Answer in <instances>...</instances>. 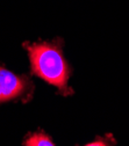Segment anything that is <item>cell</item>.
Here are the masks:
<instances>
[{
  "label": "cell",
  "instance_id": "cell-1",
  "mask_svg": "<svg viewBox=\"0 0 129 146\" xmlns=\"http://www.w3.org/2000/svg\"><path fill=\"white\" fill-rule=\"evenodd\" d=\"M23 46L28 52L31 72L36 77L55 86L64 96L73 94V89L68 85L71 67L63 53V40L25 43Z\"/></svg>",
  "mask_w": 129,
  "mask_h": 146
},
{
  "label": "cell",
  "instance_id": "cell-2",
  "mask_svg": "<svg viewBox=\"0 0 129 146\" xmlns=\"http://www.w3.org/2000/svg\"><path fill=\"white\" fill-rule=\"evenodd\" d=\"M33 81L26 74L19 76L0 66V104L31 95Z\"/></svg>",
  "mask_w": 129,
  "mask_h": 146
},
{
  "label": "cell",
  "instance_id": "cell-3",
  "mask_svg": "<svg viewBox=\"0 0 129 146\" xmlns=\"http://www.w3.org/2000/svg\"><path fill=\"white\" fill-rule=\"evenodd\" d=\"M25 146H56L52 139L42 130L29 133L23 140Z\"/></svg>",
  "mask_w": 129,
  "mask_h": 146
},
{
  "label": "cell",
  "instance_id": "cell-4",
  "mask_svg": "<svg viewBox=\"0 0 129 146\" xmlns=\"http://www.w3.org/2000/svg\"><path fill=\"white\" fill-rule=\"evenodd\" d=\"M116 141L114 139V137L110 135V133H107L102 137H97L96 140H93L92 143L85 145V146H115Z\"/></svg>",
  "mask_w": 129,
  "mask_h": 146
}]
</instances>
